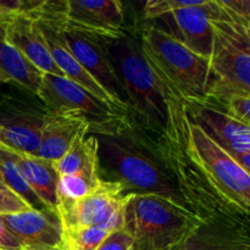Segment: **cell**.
I'll return each instance as SVG.
<instances>
[{
	"label": "cell",
	"instance_id": "9c48e42d",
	"mask_svg": "<svg viewBox=\"0 0 250 250\" xmlns=\"http://www.w3.org/2000/svg\"><path fill=\"white\" fill-rule=\"evenodd\" d=\"M29 12L36 19L37 23L43 33L44 41L50 51L51 58L59 70L62 72V75L77 84L82 85L83 88L89 90L99 99L105 100V102L117 106L114 100L110 98V95L103 89L102 85L80 65V62L76 60L68 48L65 38L66 0L63 1H59V0L56 1L55 0L38 1L33 9L29 10Z\"/></svg>",
	"mask_w": 250,
	"mask_h": 250
},
{
	"label": "cell",
	"instance_id": "d6a6232c",
	"mask_svg": "<svg viewBox=\"0 0 250 250\" xmlns=\"http://www.w3.org/2000/svg\"><path fill=\"white\" fill-rule=\"evenodd\" d=\"M0 188H5V187H4V185H2L1 182H0Z\"/></svg>",
	"mask_w": 250,
	"mask_h": 250
},
{
	"label": "cell",
	"instance_id": "1f68e13d",
	"mask_svg": "<svg viewBox=\"0 0 250 250\" xmlns=\"http://www.w3.org/2000/svg\"><path fill=\"white\" fill-rule=\"evenodd\" d=\"M232 15V14H231ZM232 16H233V15H232ZM234 17V16H233ZM234 19H236V17H234ZM237 20V19H236ZM237 21H238V20H237ZM239 23L242 24V27H243V29H244V33H246V36H247V38H248V41H249V43H250V24L249 23H244V22H241V21H238Z\"/></svg>",
	"mask_w": 250,
	"mask_h": 250
},
{
	"label": "cell",
	"instance_id": "ac0fdd59",
	"mask_svg": "<svg viewBox=\"0 0 250 250\" xmlns=\"http://www.w3.org/2000/svg\"><path fill=\"white\" fill-rule=\"evenodd\" d=\"M171 250H250V220L202 224Z\"/></svg>",
	"mask_w": 250,
	"mask_h": 250
},
{
	"label": "cell",
	"instance_id": "4316f807",
	"mask_svg": "<svg viewBox=\"0 0 250 250\" xmlns=\"http://www.w3.org/2000/svg\"><path fill=\"white\" fill-rule=\"evenodd\" d=\"M219 104H221L231 116L250 127V95L234 97Z\"/></svg>",
	"mask_w": 250,
	"mask_h": 250
},
{
	"label": "cell",
	"instance_id": "8992f818",
	"mask_svg": "<svg viewBox=\"0 0 250 250\" xmlns=\"http://www.w3.org/2000/svg\"><path fill=\"white\" fill-rule=\"evenodd\" d=\"M212 24L214 45L208 99L224 103L234 97L250 95V43L243 27L222 5Z\"/></svg>",
	"mask_w": 250,
	"mask_h": 250
},
{
	"label": "cell",
	"instance_id": "3957f363",
	"mask_svg": "<svg viewBox=\"0 0 250 250\" xmlns=\"http://www.w3.org/2000/svg\"><path fill=\"white\" fill-rule=\"evenodd\" d=\"M202 222L181 205L154 194H127L124 229L133 250H171Z\"/></svg>",
	"mask_w": 250,
	"mask_h": 250
},
{
	"label": "cell",
	"instance_id": "7a4b0ae2",
	"mask_svg": "<svg viewBox=\"0 0 250 250\" xmlns=\"http://www.w3.org/2000/svg\"><path fill=\"white\" fill-rule=\"evenodd\" d=\"M95 137L99 142V160L109 176L104 180L119 182L126 194L159 195L188 210L155 139L132 116L116 131Z\"/></svg>",
	"mask_w": 250,
	"mask_h": 250
},
{
	"label": "cell",
	"instance_id": "6da1fadb",
	"mask_svg": "<svg viewBox=\"0 0 250 250\" xmlns=\"http://www.w3.org/2000/svg\"><path fill=\"white\" fill-rule=\"evenodd\" d=\"M151 66V65H150ZM166 104V122L159 133H151L166 168L180 190L186 208L202 224L234 221L249 217L229 204L207 177L189 153V115L187 105L172 84L159 73Z\"/></svg>",
	"mask_w": 250,
	"mask_h": 250
},
{
	"label": "cell",
	"instance_id": "603a6c76",
	"mask_svg": "<svg viewBox=\"0 0 250 250\" xmlns=\"http://www.w3.org/2000/svg\"><path fill=\"white\" fill-rule=\"evenodd\" d=\"M0 182L5 188L21 197L33 209H44L43 205L29 188L16 159L14 151L7 148L0 149Z\"/></svg>",
	"mask_w": 250,
	"mask_h": 250
},
{
	"label": "cell",
	"instance_id": "44dd1931",
	"mask_svg": "<svg viewBox=\"0 0 250 250\" xmlns=\"http://www.w3.org/2000/svg\"><path fill=\"white\" fill-rule=\"evenodd\" d=\"M43 72L32 65L5 33V14H0V81L14 83L33 95L38 94Z\"/></svg>",
	"mask_w": 250,
	"mask_h": 250
},
{
	"label": "cell",
	"instance_id": "4fadbf2b",
	"mask_svg": "<svg viewBox=\"0 0 250 250\" xmlns=\"http://www.w3.org/2000/svg\"><path fill=\"white\" fill-rule=\"evenodd\" d=\"M190 121L231 155L250 154V127L214 100L186 103Z\"/></svg>",
	"mask_w": 250,
	"mask_h": 250
},
{
	"label": "cell",
	"instance_id": "f546056e",
	"mask_svg": "<svg viewBox=\"0 0 250 250\" xmlns=\"http://www.w3.org/2000/svg\"><path fill=\"white\" fill-rule=\"evenodd\" d=\"M0 250H22L19 241L15 238L0 216Z\"/></svg>",
	"mask_w": 250,
	"mask_h": 250
},
{
	"label": "cell",
	"instance_id": "ba28073f",
	"mask_svg": "<svg viewBox=\"0 0 250 250\" xmlns=\"http://www.w3.org/2000/svg\"><path fill=\"white\" fill-rule=\"evenodd\" d=\"M189 153L215 189L236 209L250 216V172L192 121Z\"/></svg>",
	"mask_w": 250,
	"mask_h": 250
},
{
	"label": "cell",
	"instance_id": "8fae6325",
	"mask_svg": "<svg viewBox=\"0 0 250 250\" xmlns=\"http://www.w3.org/2000/svg\"><path fill=\"white\" fill-rule=\"evenodd\" d=\"M65 38L71 53L80 65L99 83L117 106L128 110L125 85L117 73L106 42L73 29L65 28Z\"/></svg>",
	"mask_w": 250,
	"mask_h": 250
},
{
	"label": "cell",
	"instance_id": "30bf717a",
	"mask_svg": "<svg viewBox=\"0 0 250 250\" xmlns=\"http://www.w3.org/2000/svg\"><path fill=\"white\" fill-rule=\"evenodd\" d=\"M127 194L119 182L103 178L89 194L58 208L63 229L103 226L110 231L124 227Z\"/></svg>",
	"mask_w": 250,
	"mask_h": 250
},
{
	"label": "cell",
	"instance_id": "ffe728a7",
	"mask_svg": "<svg viewBox=\"0 0 250 250\" xmlns=\"http://www.w3.org/2000/svg\"><path fill=\"white\" fill-rule=\"evenodd\" d=\"M14 155L29 188L44 209L58 212V186L60 176L54 161L38 158L33 154L14 151Z\"/></svg>",
	"mask_w": 250,
	"mask_h": 250
},
{
	"label": "cell",
	"instance_id": "52a82bcc",
	"mask_svg": "<svg viewBox=\"0 0 250 250\" xmlns=\"http://www.w3.org/2000/svg\"><path fill=\"white\" fill-rule=\"evenodd\" d=\"M37 97L46 111L76 117L87 122L89 134H106L121 127L131 114L62 76L43 73Z\"/></svg>",
	"mask_w": 250,
	"mask_h": 250
},
{
	"label": "cell",
	"instance_id": "5b68a950",
	"mask_svg": "<svg viewBox=\"0 0 250 250\" xmlns=\"http://www.w3.org/2000/svg\"><path fill=\"white\" fill-rule=\"evenodd\" d=\"M141 45L151 67L175 87L186 103L208 99L209 59L195 54L177 36L156 26L144 27Z\"/></svg>",
	"mask_w": 250,
	"mask_h": 250
},
{
	"label": "cell",
	"instance_id": "e0dca14e",
	"mask_svg": "<svg viewBox=\"0 0 250 250\" xmlns=\"http://www.w3.org/2000/svg\"><path fill=\"white\" fill-rule=\"evenodd\" d=\"M221 12L219 0H204L197 6L185 7L170 14L183 42L188 49L198 55L209 59L214 45V24L212 20Z\"/></svg>",
	"mask_w": 250,
	"mask_h": 250
},
{
	"label": "cell",
	"instance_id": "7402d4cb",
	"mask_svg": "<svg viewBox=\"0 0 250 250\" xmlns=\"http://www.w3.org/2000/svg\"><path fill=\"white\" fill-rule=\"evenodd\" d=\"M54 164L60 177L78 173L102 176L97 137L89 134L88 128H84L78 134L67 153Z\"/></svg>",
	"mask_w": 250,
	"mask_h": 250
},
{
	"label": "cell",
	"instance_id": "836d02e7",
	"mask_svg": "<svg viewBox=\"0 0 250 250\" xmlns=\"http://www.w3.org/2000/svg\"><path fill=\"white\" fill-rule=\"evenodd\" d=\"M1 148H4V146H1V143H0V149H1Z\"/></svg>",
	"mask_w": 250,
	"mask_h": 250
},
{
	"label": "cell",
	"instance_id": "2e32d148",
	"mask_svg": "<svg viewBox=\"0 0 250 250\" xmlns=\"http://www.w3.org/2000/svg\"><path fill=\"white\" fill-rule=\"evenodd\" d=\"M6 39L41 72L62 75L50 55L43 33L29 11L5 14Z\"/></svg>",
	"mask_w": 250,
	"mask_h": 250
},
{
	"label": "cell",
	"instance_id": "277c9868",
	"mask_svg": "<svg viewBox=\"0 0 250 250\" xmlns=\"http://www.w3.org/2000/svg\"><path fill=\"white\" fill-rule=\"evenodd\" d=\"M107 49L125 85L132 119L150 133L166 122V104L160 81L142 50L141 42L125 36L109 42Z\"/></svg>",
	"mask_w": 250,
	"mask_h": 250
},
{
	"label": "cell",
	"instance_id": "d4e9b609",
	"mask_svg": "<svg viewBox=\"0 0 250 250\" xmlns=\"http://www.w3.org/2000/svg\"><path fill=\"white\" fill-rule=\"evenodd\" d=\"M204 0H150L144 5V16L146 19H159L165 15H170L185 7L197 6Z\"/></svg>",
	"mask_w": 250,
	"mask_h": 250
},
{
	"label": "cell",
	"instance_id": "484cf974",
	"mask_svg": "<svg viewBox=\"0 0 250 250\" xmlns=\"http://www.w3.org/2000/svg\"><path fill=\"white\" fill-rule=\"evenodd\" d=\"M33 208L29 207L21 197L15 194L7 188H0V215H10L16 212L28 211Z\"/></svg>",
	"mask_w": 250,
	"mask_h": 250
},
{
	"label": "cell",
	"instance_id": "cb8c5ba5",
	"mask_svg": "<svg viewBox=\"0 0 250 250\" xmlns=\"http://www.w3.org/2000/svg\"><path fill=\"white\" fill-rule=\"evenodd\" d=\"M111 232L103 226L63 229L62 250H97Z\"/></svg>",
	"mask_w": 250,
	"mask_h": 250
},
{
	"label": "cell",
	"instance_id": "5bb4252c",
	"mask_svg": "<svg viewBox=\"0 0 250 250\" xmlns=\"http://www.w3.org/2000/svg\"><path fill=\"white\" fill-rule=\"evenodd\" d=\"M46 110L24 102L5 103L0 106V143L22 154H34L39 146Z\"/></svg>",
	"mask_w": 250,
	"mask_h": 250
},
{
	"label": "cell",
	"instance_id": "d6986e66",
	"mask_svg": "<svg viewBox=\"0 0 250 250\" xmlns=\"http://www.w3.org/2000/svg\"><path fill=\"white\" fill-rule=\"evenodd\" d=\"M84 128L89 129V126L82 120L46 111L42 127L41 142L33 155L54 163L60 160Z\"/></svg>",
	"mask_w": 250,
	"mask_h": 250
},
{
	"label": "cell",
	"instance_id": "e575fe53",
	"mask_svg": "<svg viewBox=\"0 0 250 250\" xmlns=\"http://www.w3.org/2000/svg\"><path fill=\"white\" fill-rule=\"evenodd\" d=\"M0 14H4V12H2V11H1V9H0Z\"/></svg>",
	"mask_w": 250,
	"mask_h": 250
},
{
	"label": "cell",
	"instance_id": "7c38bea8",
	"mask_svg": "<svg viewBox=\"0 0 250 250\" xmlns=\"http://www.w3.org/2000/svg\"><path fill=\"white\" fill-rule=\"evenodd\" d=\"M66 27L106 43L127 34L124 6L117 0H66Z\"/></svg>",
	"mask_w": 250,
	"mask_h": 250
},
{
	"label": "cell",
	"instance_id": "4dcf8cb0",
	"mask_svg": "<svg viewBox=\"0 0 250 250\" xmlns=\"http://www.w3.org/2000/svg\"><path fill=\"white\" fill-rule=\"evenodd\" d=\"M231 155V154H229ZM247 171L250 172V154H238V155H232Z\"/></svg>",
	"mask_w": 250,
	"mask_h": 250
},
{
	"label": "cell",
	"instance_id": "8d00e7d4",
	"mask_svg": "<svg viewBox=\"0 0 250 250\" xmlns=\"http://www.w3.org/2000/svg\"><path fill=\"white\" fill-rule=\"evenodd\" d=\"M132 250H133V249H132Z\"/></svg>",
	"mask_w": 250,
	"mask_h": 250
},
{
	"label": "cell",
	"instance_id": "9a60e30c",
	"mask_svg": "<svg viewBox=\"0 0 250 250\" xmlns=\"http://www.w3.org/2000/svg\"><path fill=\"white\" fill-rule=\"evenodd\" d=\"M0 216L22 250L62 249L63 227L58 212L32 209Z\"/></svg>",
	"mask_w": 250,
	"mask_h": 250
},
{
	"label": "cell",
	"instance_id": "d590c367",
	"mask_svg": "<svg viewBox=\"0 0 250 250\" xmlns=\"http://www.w3.org/2000/svg\"><path fill=\"white\" fill-rule=\"evenodd\" d=\"M56 250H62V249H56Z\"/></svg>",
	"mask_w": 250,
	"mask_h": 250
},
{
	"label": "cell",
	"instance_id": "f1b7e54d",
	"mask_svg": "<svg viewBox=\"0 0 250 250\" xmlns=\"http://www.w3.org/2000/svg\"><path fill=\"white\" fill-rule=\"evenodd\" d=\"M220 2L238 21L250 24V0H220Z\"/></svg>",
	"mask_w": 250,
	"mask_h": 250
},
{
	"label": "cell",
	"instance_id": "83f0119b",
	"mask_svg": "<svg viewBox=\"0 0 250 250\" xmlns=\"http://www.w3.org/2000/svg\"><path fill=\"white\" fill-rule=\"evenodd\" d=\"M133 249V239L127 233L126 229H116L111 232L97 250H132Z\"/></svg>",
	"mask_w": 250,
	"mask_h": 250
}]
</instances>
